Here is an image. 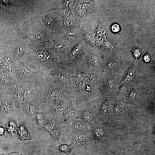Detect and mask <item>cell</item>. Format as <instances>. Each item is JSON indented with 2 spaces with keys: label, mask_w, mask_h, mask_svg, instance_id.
<instances>
[{
  "label": "cell",
  "mask_w": 155,
  "mask_h": 155,
  "mask_svg": "<svg viewBox=\"0 0 155 155\" xmlns=\"http://www.w3.org/2000/svg\"><path fill=\"white\" fill-rule=\"evenodd\" d=\"M17 133L18 136L22 140H31L32 138L24 122H22L19 127L17 128Z\"/></svg>",
  "instance_id": "obj_5"
},
{
  "label": "cell",
  "mask_w": 155,
  "mask_h": 155,
  "mask_svg": "<svg viewBox=\"0 0 155 155\" xmlns=\"http://www.w3.org/2000/svg\"><path fill=\"white\" fill-rule=\"evenodd\" d=\"M12 112V107L8 95V92L4 90L0 94V116L7 117Z\"/></svg>",
  "instance_id": "obj_2"
},
{
  "label": "cell",
  "mask_w": 155,
  "mask_h": 155,
  "mask_svg": "<svg viewBox=\"0 0 155 155\" xmlns=\"http://www.w3.org/2000/svg\"><path fill=\"white\" fill-rule=\"evenodd\" d=\"M90 135V133H79L72 135L73 139L71 144L73 149L85 144L89 141Z\"/></svg>",
  "instance_id": "obj_3"
},
{
  "label": "cell",
  "mask_w": 155,
  "mask_h": 155,
  "mask_svg": "<svg viewBox=\"0 0 155 155\" xmlns=\"http://www.w3.org/2000/svg\"><path fill=\"white\" fill-rule=\"evenodd\" d=\"M6 130L5 128L0 127V135H3L4 134L5 131Z\"/></svg>",
  "instance_id": "obj_20"
},
{
  "label": "cell",
  "mask_w": 155,
  "mask_h": 155,
  "mask_svg": "<svg viewBox=\"0 0 155 155\" xmlns=\"http://www.w3.org/2000/svg\"><path fill=\"white\" fill-rule=\"evenodd\" d=\"M114 84V81L113 80H110L109 82L108 85L110 88H112Z\"/></svg>",
  "instance_id": "obj_21"
},
{
  "label": "cell",
  "mask_w": 155,
  "mask_h": 155,
  "mask_svg": "<svg viewBox=\"0 0 155 155\" xmlns=\"http://www.w3.org/2000/svg\"><path fill=\"white\" fill-rule=\"evenodd\" d=\"M59 150L66 153H69L73 149L72 145L66 144H61L58 147Z\"/></svg>",
  "instance_id": "obj_10"
},
{
  "label": "cell",
  "mask_w": 155,
  "mask_h": 155,
  "mask_svg": "<svg viewBox=\"0 0 155 155\" xmlns=\"http://www.w3.org/2000/svg\"><path fill=\"white\" fill-rule=\"evenodd\" d=\"M25 50V46L22 43H20L14 49V53L15 57L18 59H20L24 54Z\"/></svg>",
  "instance_id": "obj_7"
},
{
  "label": "cell",
  "mask_w": 155,
  "mask_h": 155,
  "mask_svg": "<svg viewBox=\"0 0 155 155\" xmlns=\"http://www.w3.org/2000/svg\"><path fill=\"white\" fill-rule=\"evenodd\" d=\"M63 126L67 127L72 136L79 133H90V126L77 118L66 122Z\"/></svg>",
  "instance_id": "obj_1"
},
{
  "label": "cell",
  "mask_w": 155,
  "mask_h": 155,
  "mask_svg": "<svg viewBox=\"0 0 155 155\" xmlns=\"http://www.w3.org/2000/svg\"><path fill=\"white\" fill-rule=\"evenodd\" d=\"M61 126L59 127L50 133L53 141L57 142L59 140L61 133Z\"/></svg>",
  "instance_id": "obj_8"
},
{
  "label": "cell",
  "mask_w": 155,
  "mask_h": 155,
  "mask_svg": "<svg viewBox=\"0 0 155 155\" xmlns=\"http://www.w3.org/2000/svg\"><path fill=\"white\" fill-rule=\"evenodd\" d=\"M7 155H25L23 154L18 152H11L8 154Z\"/></svg>",
  "instance_id": "obj_19"
},
{
  "label": "cell",
  "mask_w": 155,
  "mask_h": 155,
  "mask_svg": "<svg viewBox=\"0 0 155 155\" xmlns=\"http://www.w3.org/2000/svg\"><path fill=\"white\" fill-rule=\"evenodd\" d=\"M121 90L122 92H124L126 90V88L125 86H123L121 88Z\"/></svg>",
  "instance_id": "obj_22"
},
{
  "label": "cell",
  "mask_w": 155,
  "mask_h": 155,
  "mask_svg": "<svg viewBox=\"0 0 155 155\" xmlns=\"http://www.w3.org/2000/svg\"><path fill=\"white\" fill-rule=\"evenodd\" d=\"M76 34V31L73 29L70 30L67 32V35L70 37L75 36Z\"/></svg>",
  "instance_id": "obj_13"
},
{
  "label": "cell",
  "mask_w": 155,
  "mask_h": 155,
  "mask_svg": "<svg viewBox=\"0 0 155 155\" xmlns=\"http://www.w3.org/2000/svg\"><path fill=\"white\" fill-rule=\"evenodd\" d=\"M90 62L93 64L96 63L97 61L96 58L93 56H92L90 57Z\"/></svg>",
  "instance_id": "obj_16"
},
{
  "label": "cell",
  "mask_w": 155,
  "mask_h": 155,
  "mask_svg": "<svg viewBox=\"0 0 155 155\" xmlns=\"http://www.w3.org/2000/svg\"><path fill=\"white\" fill-rule=\"evenodd\" d=\"M134 71L132 69L128 71L126 79L128 80H130L133 78L134 76Z\"/></svg>",
  "instance_id": "obj_11"
},
{
  "label": "cell",
  "mask_w": 155,
  "mask_h": 155,
  "mask_svg": "<svg viewBox=\"0 0 155 155\" xmlns=\"http://www.w3.org/2000/svg\"><path fill=\"white\" fill-rule=\"evenodd\" d=\"M150 57L148 54L146 55L144 57V59L146 62H148L150 60Z\"/></svg>",
  "instance_id": "obj_18"
},
{
  "label": "cell",
  "mask_w": 155,
  "mask_h": 155,
  "mask_svg": "<svg viewBox=\"0 0 155 155\" xmlns=\"http://www.w3.org/2000/svg\"><path fill=\"white\" fill-rule=\"evenodd\" d=\"M104 133V129L103 127H98L94 130L93 135L94 137L98 139L101 138Z\"/></svg>",
  "instance_id": "obj_9"
},
{
  "label": "cell",
  "mask_w": 155,
  "mask_h": 155,
  "mask_svg": "<svg viewBox=\"0 0 155 155\" xmlns=\"http://www.w3.org/2000/svg\"><path fill=\"white\" fill-rule=\"evenodd\" d=\"M141 53L140 51L138 49H136L135 50L134 55L136 57H139Z\"/></svg>",
  "instance_id": "obj_17"
},
{
  "label": "cell",
  "mask_w": 155,
  "mask_h": 155,
  "mask_svg": "<svg viewBox=\"0 0 155 155\" xmlns=\"http://www.w3.org/2000/svg\"><path fill=\"white\" fill-rule=\"evenodd\" d=\"M120 27L119 25L117 24H115L113 25L111 27L112 31L115 32H117L120 30Z\"/></svg>",
  "instance_id": "obj_12"
},
{
  "label": "cell",
  "mask_w": 155,
  "mask_h": 155,
  "mask_svg": "<svg viewBox=\"0 0 155 155\" xmlns=\"http://www.w3.org/2000/svg\"><path fill=\"white\" fill-rule=\"evenodd\" d=\"M4 90L0 85V94Z\"/></svg>",
  "instance_id": "obj_23"
},
{
  "label": "cell",
  "mask_w": 155,
  "mask_h": 155,
  "mask_svg": "<svg viewBox=\"0 0 155 155\" xmlns=\"http://www.w3.org/2000/svg\"><path fill=\"white\" fill-rule=\"evenodd\" d=\"M114 111L117 114H121L122 112V108L119 106H116L115 107Z\"/></svg>",
  "instance_id": "obj_14"
},
{
  "label": "cell",
  "mask_w": 155,
  "mask_h": 155,
  "mask_svg": "<svg viewBox=\"0 0 155 155\" xmlns=\"http://www.w3.org/2000/svg\"><path fill=\"white\" fill-rule=\"evenodd\" d=\"M77 118L90 126L93 122L94 121V116L92 112L88 110L84 111L80 114H79Z\"/></svg>",
  "instance_id": "obj_4"
},
{
  "label": "cell",
  "mask_w": 155,
  "mask_h": 155,
  "mask_svg": "<svg viewBox=\"0 0 155 155\" xmlns=\"http://www.w3.org/2000/svg\"><path fill=\"white\" fill-rule=\"evenodd\" d=\"M135 93L133 91H132L130 94L129 95V98L131 100L133 99L135 95Z\"/></svg>",
  "instance_id": "obj_15"
},
{
  "label": "cell",
  "mask_w": 155,
  "mask_h": 155,
  "mask_svg": "<svg viewBox=\"0 0 155 155\" xmlns=\"http://www.w3.org/2000/svg\"><path fill=\"white\" fill-rule=\"evenodd\" d=\"M6 129L11 135H13L15 133H17V128L14 120L12 119H9L6 123Z\"/></svg>",
  "instance_id": "obj_6"
}]
</instances>
